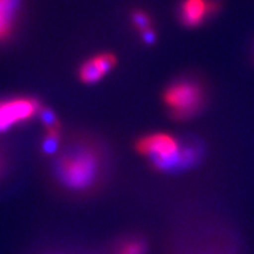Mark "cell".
Listing matches in <instances>:
<instances>
[{"label": "cell", "instance_id": "obj_1", "mask_svg": "<svg viewBox=\"0 0 254 254\" xmlns=\"http://www.w3.org/2000/svg\"><path fill=\"white\" fill-rule=\"evenodd\" d=\"M173 254H247V246L236 225L207 219L183 236H177Z\"/></svg>", "mask_w": 254, "mask_h": 254}, {"label": "cell", "instance_id": "obj_2", "mask_svg": "<svg viewBox=\"0 0 254 254\" xmlns=\"http://www.w3.org/2000/svg\"><path fill=\"white\" fill-rule=\"evenodd\" d=\"M135 150L150 159L152 166L159 171L184 170L195 164L199 158L198 148L182 146L177 138L164 132L141 136L135 142Z\"/></svg>", "mask_w": 254, "mask_h": 254}, {"label": "cell", "instance_id": "obj_3", "mask_svg": "<svg viewBox=\"0 0 254 254\" xmlns=\"http://www.w3.org/2000/svg\"><path fill=\"white\" fill-rule=\"evenodd\" d=\"M100 171L98 154L91 148L80 147L64 154L56 166L57 179L66 190L82 193L97 183Z\"/></svg>", "mask_w": 254, "mask_h": 254}, {"label": "cell", "instance_id": "obj_4", "mask_svg": "<svg viewBox=\"0 0 254 254\" xmlns=\"http://www.w3.org/2000/svg\"><path fill=\"white\" fill-rule=\"evenodd\" d=\"M163 100L172 118L186 120L201 109L205 101V92L198 81L180 79L168 85L163 94Z\"/></svg>", "mask_w": 254, "mask_h": 254}, {"label": "cell", "instance_id": "obj_5", "mask_svg": "<svg viewBox=\"0 0 254 254\" xmlns=\"http://www.w3.org/2000/svg\"><path fill=\"white\" fill-rule=\"evenodd\" d=\"M41 107L39 100L27 95L0 99V134L38 117Z\"/></svg>", "mask_w": 254, "mask_h": 254}, {"label": "cell", "instance_id": "obj_6", "mask_svg": "<svg viewBox=\"0 0 254 254\" xmlns=\"http://www.w3.org/2000/svg\"><path fill=\"white\" fill-rule=\"evenodd\" d=\"M220 8L218 0H182L179 19L186 27H198Z\"/></svg>", "mask_w": 254, "mask_h": 254}, {"label": "cell", "instance_id": "obj_7", "mask_svg": "<svg viewBox=\"0 0 254 254\" xmlns=\"http://www.w3.org/2000/svg\"><path fill=\"white\" fill-rule=\"evenodd\" d=\"M118 64V59L113 53L104 52L91 57L79 68V79L86 85L100 81Z\"/></svg>", "mask_w": 254, "mask_h": 254}, {"label": "cell", "instance_id": "obj_8", "mask_svg": "<svg viewBox=\"0 0 254 254\" xmlns=\"http://www.w3.org/2000/svg\"><path fill=\"white\" fill-rule=\"evenodd\" d=\"M23 0H0V41L7 39L14 31Z\"/></svg>", "mask_w": 254, "mask_h": 254}, {"label": "cell", "instance_id": "obj_9", "mask_svg": "<svg viewBox=\"0 0 254 254\" xmlns=\"http://www.w3.org/2000/svg\"><path fill=\"white\" fill-rule=\"evenodd\" d=\"M147 251L148 244L144 237L129 236L114 245L112 254H147Z\"/></svg>", "mask_w": 254, "mask_h": 254}, {"label": "cell", "instance_id": "obj_10", "mask_svg": "<svg viewBox=\"0 0 254 254\" xmlns=\"http://www.w3.org/2000/svg\"><path fill=\"white\" fill-rule=\"evenodd\" d=\"M60 134L62 129H47L41 144V150L46 155H52L58 152L60 145Z\"/></svg>", "mask_w": 254, "mask_h": 254}, {"label": "cell", "instance_id": "obj_11", "mask_svg": "<svg viewBox=\"0 0 254 254\" xmlns=\"http://www.w3.org/2000/svg\"><path fill=\"white\" fill-rule=\"evenodd\" d=\"M39 117L40 122L43 123V125L45 126V131L47 129H62V126H60V122L57 117V114L55 111H52L49 107H45L43 105L39 111Z\"/></svg>", "mask_w": 254, "mask_h": 254}, {"label": "cell", "instance_id": "obj_12", "mask_svg": "<svg viewBox=\"0 0 254 254\" xmlns=\"http://www.w3.org/2000/svg\"><path fill=\"white\" fill-rule=\"evenodd\" d=\"M132 24H133V26L135 27V30L138 31L140 34L153 28L152 27V20H151L150 15L146 13V12L141 11V9L133 11Z\"/></svg>", "mask_w": 254, "mask_h": 254}, {"label": "cell", "instance_id": "obj_13", "mask_svg": "<svg viewBox=\"0 0 254 254\" xmlns=\"http://www.w3.org/2000/svg\"><path fill=\"white\" fill-rule=\"evenodd\" d=\"M141 37H142V40H144L146 44H148V45H152V44H154V41L157 40V36H155L153 28L144 32V33L141 34Z\"/></svg>", "mask_w": 254, "mask_h": 254}]
</instances>
